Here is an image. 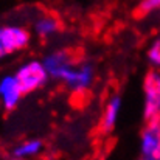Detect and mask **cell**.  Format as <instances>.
Instances as JSON below:
<instances>
[{
	"label": "cell",
	"instance_id": "obj_12",
	"mask_svg": "<svg viewBox=\"0 0 160 160\" xmlns=\"http://www.w3.org/2000/svg\"><path fill=\"white\" fill-rule=\"evenodd\" d=\"M3 56H6V53H5V50L2 47V42H0V58H3Z\"/></svg>",
	"mask_w": 160,
	"mask_h": 160
},
{
	"label": "cell",
	"instance_id": "obj_10",
	"mask_svg": "<svg viewBox=\"0 0 160 160\" xmlns=\"http://www.w3.org/2000/svg\"><path fill=\"white\" fill-rule=\"evenodd\" d=\"M160 9V0H142L140 5L135 9V16L137 17H145L154 11Z\"/></svg>",
	"mask_w": 160,
	"mask_h": 160
},
{
	"label": "cell",
	"instance_id": "obj_11",
	"mask_svg": "<svg viewBox=\"0 0 160 160\" xmlns=\"http://www.w3.org/2000/svg\"><path fill=\"white\" fill-rule=\"evenodd\" d=\"M148 61L156 68H160V36L152 41V44L148 48Z\"/></svg>",
	"mask_w": 160,
	"mask_h": 160
},
{
	"label": "cell",
	"instance_id": "obj_14",
	"mask_svg": "<svg viewBox=\"0 0 160 160\" xmlns=\"http://www.w3.org/2000/svg\"><path fill=\"white\" fill-rule=\"evenodd\" d=\"M14 160H25V159H16V157H14Z\"/></svg>",
	"mask_w": 160,
	"mask_h": 160
},
{
	"label": "cell",
	"instance_id": "obj_15",
	"mask_svg": "<svg viewBox=\"0 0 160 160\" xmlns=\"http://www.w3.org/2000/svg\"><path fill=\"white\" fill-rule=\"evenodd\" d=\"M159 160H160V151H159Z\"/></svg>",
	"mask_w": 160,
	"mask_h": 160
},
{
	"label": "cell",
	"instance_id": "obj_9",
	"mask_svg": "<svg viewBox=\"0 0 160 160\" xmlns=\"http://www.w3.org/2000/svg\"><path fill=\"white\" fill-rule=\"evenodd\" d=\"M42 148H44V143L41 140L31 138V140L22 142L19 146H16L14 151H12V156L16 159L28 160V159H31V157H34V156H38V154H41Z\"/></svg>",
	"mask_w": 160,
	"mask_h": 160
},
{
	"label": "cell",
	"instance_id": "obj_6",
	"mask_svg": "<svg viewBox=\"0 0 160 160\" xmlns=\"http://www.w3.org/2000/svg\"><path fill=\"white\" fill-rule=\"evenodd\" d=\"M23 95L25 93L14 75H8L0 79V101L6 110H14Z\"/></svg>",
	"mask_w": 160,
	"mask_h": 160
},
{
	"label": "cell",
	"instance_id": "obj_7",
	"mask_svg": "<svg viewBox=\"0 0 160 160\" xmlns=\"http://www.w3.org/2000/svg\"><path fill=\"white\" fill-rule=\"evenodd\" d=\"M120 110H121V97L112 95L107 100L103 115H101V120H100V131L103 134H109L110 131H113L117 120H118V115H120Z\"/></svg>",
	"mask_w": 160,
	"mask_h": 160
},
{
	"label": "cell",
	"instance_id": "obj_3",
	"mask_svg": "<svg viewBox=\"0 0 160 160\" xmlns=\"http://www.w3.org/2000/svg\"><path fill=\"white\" fill-rule=\"evenodd\" d=\"M143 93H145V104H143L145 123L154 121L160 107V72L157 68H152L146 73L143 79Z\"/></svg>",
	"mask_w": 160,
	"mask_h": 160
},
{
	"label": "cell",
	"instance_id": "obj_4",
	"mask_svg": "<svg viewBox=\"0 0 160 160\" xmlns=\"http://www.w3.org/2000/svg\"><path fill=\"white\" fill-rule=\"evenodd\" d=\"M30 33L28 30L17 27V25H6L0 27V42L6 54L16 53L19 50H23L30 44Z\"/></svg>",
	"mask_w": 160,
	"mask_h": 160
},
{
	"label": "cell",
	"instance_id": "obj_2",
	"mask_svg": "<svg viewBox=\"0 0 160 160\" xmlns=\"http://www.w3.org/2000/svg\"><path fill=\"white\" fill-rule=\"evenodd\" d=\"M14 76L17 78L23 93H31V92L39 90L41 87L45 86L47 79L50 78L44 62H41V61H28V62H25L23 65H20L17 68Z\"/></svg>",
	"mask_w": 160,
	"mask_h": 160
},
{
	"label": "cell",
	"instance_id": "obj_13",
	"mask_svg": "<svg viewBox=\"0 0 160 160\" xmlns=\"http://www.w3.org/2000/svg\"><path fill=\"white\" fill-rule=\"evenodd\" d=\"M154 121H157V123L160 124V107H159V112H157V115H156V120H154Z\"/></svg>",
	"mask_w": 160,
	"mask_h": 160
},
{
	"label": "cell",
	"instance_id": "obj_8",
	"mask_svg": "<svg viewBox=\"0 0 160 160\" xmlns=\"http://www.w3.org/2000/svg\"><path fill=\"white\" fill-rule=\"evenodd\" d=\"M33 28H34V33H36L39 38L45 39V38H50V36L56 34V33L61 30V22H59V19H58L56 14L44 12V14H41V16L34 20Z\"/></svg>",
	"mask_w": 160,
	"mask_h": 160
},
{
	"label": "cell",
	"instance_id": "obj_5",
	"mask_svg": "<svg viewBox=\"0 0 160 160\" xmlns=\"http://www.w3.org/2000/svg\"><path fill=\"white\" fill-rule=\"evenodd\" d=\"M160 151V124L148 121L142 132L140 140V160H159Z\"/></svg>",
	"mask_w": 160,
	"mask_h": 160
},
{
	"label": "cell",
	"instance_id": "obj_1",
	"mask_svg": "<svg viewBox=\"0 0 160 160\" xmlns=\"http://www.w3.org/2000/svg\"><path fill=\"white\" fill-rule=\"evenodd\" d=\"M44 65L50 78L62 81L70 90L81 93L87 90L93 82V67L87 62H81L70 50H58L44 58Z\"/></svg>",
	"mask_w": 160,
	"mask_h": 160
}]
</instances>
